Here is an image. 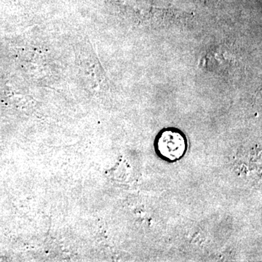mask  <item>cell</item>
Returning a JSON list of instances; mask_svg holds the SVG:
<instances>
[{
    "label": "cell",
    "instance_id": "cell-1",
    "mask_svg": "<svg viewBox=\"0 0 262 262\" xmlns=\"http://www.w3.org/2000/svg\"><path fill=\"white\" fill-rule=\"evenodd\" d=\"M154 147L160 159L174 163L182 159L187 152V136L176 127L163 128L155 137Z\"/></svg>",
    "mask_w": 262,
    "mask_h": 262
}]
</instances>
